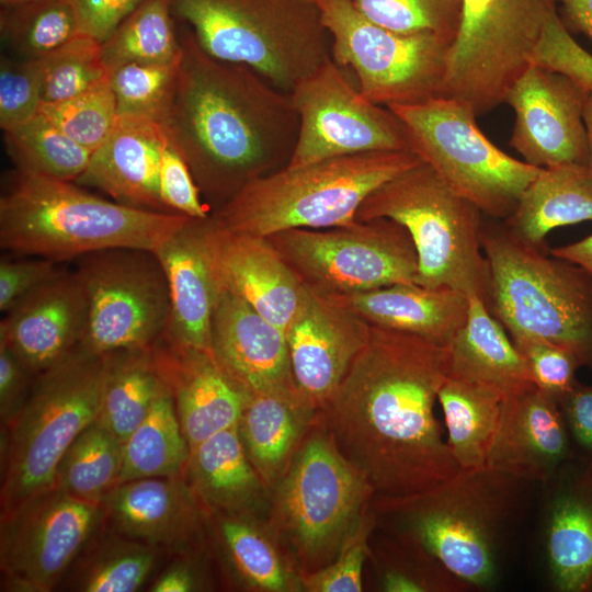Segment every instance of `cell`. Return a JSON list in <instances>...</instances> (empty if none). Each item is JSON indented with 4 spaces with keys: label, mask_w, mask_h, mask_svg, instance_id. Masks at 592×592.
Segmentation results:
<instances>
[{
    "label": "cell",
    "mask_w": 592,
    "mask_h": 592,
    "mask_svg": "<svg viewBox=\"0 0 592 592\" xmlns=\"http://www.w3.org/2000/svg\"><path fill=\"white\" fill-rule=\"evenodd\" d=\"M448 373V346L371 326L364 348L317 411L377 503L423 493L460 470L434 413Z\"/></svg>",
    "instance_id": "1"
},
{
    "label": "cell",
    "mask_w": 592,
    "mask_h": 592,
    "mask_svg": "<svg viewBox=\"0 0 592 592\" xmlns=\"http://www.w3.org/2000/svg\"><path fill=\"white\" fill-rule=\"evenodd\" d=\"M174 92L161 122L201 194L220 201L287 166L298 133L289 93L251 68L205 53L187 30Z\"/></svg>",
    "instance_id": "2"
},
{
    "label": "cell",
    "mask_w": 592,
    "mask_h": 592,
    "mask_svg": "<svg viewBox=\"0 0 592 592\" xmlns=\"http://www.w3.org/2000/svg\"><path fill=\"white\" fill-rule=\"evenodd\" d=\"M189 218L133 208L76 182L14 169L2 183L0 247L57 263L115 248L155 252Z\"/></svg>",
    "instance_id": "3"
},
{
    "label": "cell",
    "mask_w": 592,
    "mask_h": 592,
    "mask_svg": "<svg viewBox=\"0 0 592 592\" xmlns=\"http://www.w3.org/2000/svg\"><path fill=\"white\" fill-rule=\"evenodd\" d=\"M422 162L412 151H372L286 166L247 183L212 217L229 231L261 237L346 226L374 190Z\"/></svg>",
    "instance_id": "4"
},
{
    "label": "cell",
    "mask_w": 592,
    "mask_h": 592,
    "mask_svg": "<svg viewBox=\"0 0 592 592\" xmlns=\"http://www.w3.org/2000/svg\"><path fill=\"white\" fill-rule=\"evenodd\" d=\"M521 482L487 466L460 469L431 490L378 505L397 517L411 544L463 584L490 588Z\"/></svg>",
    "instance_id": "5"
},
{
    "label": "cell",
    "mask_w": 592,
    "mask_h": 592,
    "mask_svg": "<svg viewBox=\"0 0 592 592\" xmlns=\"http://www.w3.org/2000/svg\"><path fill=\"white\" fill-rule=\"evenodd\" d=\"M202 49L289 93L331 58L316 0H170Z\"/></svg>",
    "instance_id": "6"
},
{
    "label": "cell",
    "mask_w": 592,
    "mask_h": 592,
    "mask_svg": "<svg viewBox=\"0 0 592 592\" xmlns=\"http://www.w3.org/2000/svg\"><path fill=\"white\" fill-rule=\"evenodd\" d=\"M489 269L487 306L512 340L558 344L592 367V275L515 238L505 227H481Z\"/></svg>",
    "instance_id": "7"
},
{
    "label": "cell",
    "mask_w": 592,
    "mask_h": 592,
    "mask_svg": "<svg viewBox=\"0 0 592 592\" xmlns=\"http://www.w3.org/2000/svg\"><path fill=\"white\" fill-rule=\"evenodd\" d=\"M481 214L422 162L374 190L355 219L388 218L407 229L418 255L417 284L451 287L487 304L490 277L481 253Z\"/></svg>",
    "instance_id": "8"
},
{
    "label": "cell",
    "mask_w": 592,
    "mask_h": 592,
    "mask_svg": "<svg viewBox=\"0 0 592 592\" xmlns=\"http://www.w3.org/2000/svg\"><path fill=\"white\" fill-rule=\"evenodd\" d=\"M103 355L81 349L35 375L12 423L1 429L0 515L52 489L64 454L98 418Z\"/></svg>",
    "instance_id": "9"
},
{
    "label": "cell",
    "mask_w": 592,
    "mask_h": 592,
    "mask_svg": "<svg viewBox=\"0 0 592 592\" xmlns=\"http://www.w3.org/2000/svg\"><path fill=\"white\" fill-rule=\"evenodd\" d=\"M389 109L403 122L411 151L488 216L508 218L542 170L491 143L460 100L442 95Z\"/></svg>",
    "instance_id": "10"
},
{
    "label": "cell",
    "mask_w": 592,
    "mask_h": 592,
    "mask_svg": "<svg viewBox=\"0 0 592 592\" xmlns=\"http://www.w3.org/2000/svg\"><path fill=\"white\" fill-rule=\"evenodd\" d=\"M373 491L321 426L299 448L276 497L275 521L303 566L330 563L363 519Z\"/></svg>",
    "instance_id": "11"
},
{
    "label": "cell",
    "mask_w": 592,
    "mask_h": 592,
    "mask_svg": "<svg viewBox=\"0 0 592 592\" xmlns=\"http://www.w3.org/2000/svg\"><path fill=\"white\" fill-rule=\"evenodd\" d=\"M316 1L331 37V58L354 72L365 98L389 107L445 95L451 43L433 33L386 29L350 0Z\"/></svg>",
    "instance_id": "12"
},
{
    "label": "cell",
    "mask_w": 592,
    "mask_h": 592,
    "mask_svg": "<svg viewBox=\"0 0 592 592\" xmlns=\"http://www.w3.org/2000/svg\"><path fill=\"white\" fill-rule=\"evenodd\" d=\"M308 289L326 297L417 283L419 264L407 229L388 218L266 237Z\"/></svg>",
    "instance_id": "13"
},
{
    "label": "cell",
    "mask_w": 592,
    "mask_h": 592,
    "mask_svg": "<svg viewBox=\"0 0 592 592\" xmlns=\"http://www.w3.org/2000/svg\"><path fill=\"white\" fill-rule=\"evenodd\" d=\"M557 0H462L460 24L447 54L445 95L477 116L500 104L532 64Z\"/></svg>",
    "instance_id": "14"
},
{
    "label": "cell",
    "mask_w": 592,
    "mask_h": 592,
    "mask_svg": "<svg viewBox=\"0 0 592 592\" xmlns=\"http://www.w3.org/2000/svg\"><path fill=\"white\" fill-rule=\"evenodd\" d=\"M88 300L80 349L103 355L151 349L164 334L170 297L163 267L153 251L115 248L77 259Z\"/></svg>",
    "instance_id": "15"
},
{
    "label": "cell",
    "mask_w": 592,
    "mask_h": 592,
    "mask_svg": "<svg viewBox=\"0 0 592 592\" xmlns=\"http://www.w3.org/2000/svg\"><path fill=\"white\" fill-rule=\"evenodd\" d=\"M289 95L298 133L287 167L362 152L411 151L403 122L355 89L332 58Z\"/></svg>",
    "instance_id": "16"
},
{
    "label": "cell",
    "mask_w": 592,
    "mask_h": 592,
    "mask_svg": "<svg viewBox=\"0 0 592 592\" xmlns=\"http://www.w3.org/2000/svg\"><path fill=\"white\" fill-rule=\"evenodd\" d=\"M103 523L101 503L81 500L56 487L0 515V590L56 591Z\"/></svg>",
    "instance_id": "17"
},
{
    "label": "cell",
    "mask_w": 592,
    "mask_h": 592,
    "mask_svg": "<svg viewBox=\"0 0 592 592\" xmlns=\"http://www.w3.org/2000/svg\"><path fill=\"white\" fill-rule=\"evenodd\" d=\"M584 98L585 92L567 76L531 64L504 98L514 113L510 146L524 162L540 169L587 166Z\"/></svg>",
    "instance_id": "18"
},
{
    "label": "cell",
    "mask_w": 592,
    "mask_h": 592,
    "mask_svg": "<svg viewBox=\"0 0 592 592\" xmlns=\"http://www.w3.org/2000/svg\"><path fill=\"white\" fill-rule=\"evenodd\" d=\"M101 505L106 527L168 558L206 550L210 514L184 476L119 482Z\"/></svg>",
    "instance_id": "19"
},
{
    "label": "cell",
    "mask_w": 592,
    "mask_h": 592,
    "mask_svg": "<svg viewBox=\"0 0 592 592\" xmlns=\"http://www.w3.org/2000/svg\"><path fill=\"white\" fill-rule=\"evenodd\" d=\"M371 326L306 287L285 330L294 383L303 401L318 411L339 387L367 342Z\"/></svg>",
    "instance_id": "20"
},
{
    "label": "cell",
    "mask_w": 592,
    "mask_h": 592,
    "mask_svg": "<svg viewBox=\"0 0 592 592\" xmlns=\"http://www.w3.org/2000/svg\"><path fill=\"white\" fill-rule=\"evenodd\" d=\"M87 321L88 300L78 274L59 269L4 312L0 344L37 375L80 349Z\"/></svg>",
    "instance_id": "21"
},
{
    "label": "cell",
    "mask_w": 592,
    "mask_h": 592,
    "mask_svg": "<svg viewBox=\"0 0 592 592\" xmlns=\"http://www.w3.org/2000/svg\"><path fill=\"white\" fill-rule=\"evenodd\" d=\"M151 355L191 448L238 424L250 392L226 372L212 350L161 338Z\"/></svg>",
    "instance_id": "22"
},
{
    "label": "cell",
    "mask_w": 592,
    "mask_h": 592,
    "mask_svg": "<svg viewBox=\"0 0 592 592\" xmlns=\"http://www.w3.org/2000/svg\"><path fill=\"white\" fill-rule=\"evenodd\" d=\"M210 350L248 392L278 394L303 401L294 383L285 331L227 291L213 314Z\"/></svg>",
    "instance_id": "23"
},
{
    "label": "cell",
    "mask_w": 592,
    "mask_h": 592,
    "mask_svg": "<svg viewBox=\"0 0 592 592\" xmlns=\"http://www.w3.org/2000/svg\"><path fill=\"white\" fill-rule=\"evenodd\" d=\"M208 243L223 291L241 298L284 331L306 287L266 237L229 231L209 217Z\"/></svg>",
    "instance_id": "24"
},
{
    "label": "cell",
    "mask_w": 592,
    "mask_h": 592,
    "mask_svg": "<svg viewBox=\"0 0 592 592\" xmlns=\"http://www.w3.org/2000/svg\"><path fill=\"white\" fill-rule=\"evenodd\" d=\"M568 459V426L556 400L536 387L503 399L487 467L546 483Z\"/></svg>",
    "instance_id": "25"
},
{
    "label": "cell",
    "mask_w": 592,
    "mask_h": 592,
    "mask_svg": "<svg viewBox=\"0 0 592 592\" xmlns=\"http://www.w3.org/2000/svg\"><path fill=\"white\" fill-rule=\"evenodd\" d=\"M207 218H189L155 251L166 273L170 316L162 338L210 350V326L223 293L208 243Z\"/></svg>",
    "instance_id": "26"
},
{
    "label": "cell",
    "mask_w": 592,
    "mask_h": 592,
    "mask_svg": "<svg viewBox=\"0 0 592 592\" xmlns=\"http://www.w3.org/2000/svg\"><path fill=\"white\" fill-rule=\"evenodd\" d=\"M544 549L561 592L592 591V462L568 459L545 483Z\"/></svg>",
    "instance_id": "27"
},
{
    "label": "cell",
    "mask_w": 592,
    "mask_h": 592,
    "mask_svg": "<svg viewBox=\"0 0 592 592\" xmlns=\"http://www.w3.org/2000/svg\"><path fill=\"white\" fill-rule=\"evenodd\" d=\"M169 137L161 123L118 116L109 138L92 151L79 185L96 187L137 209L171 213L160 196L159 173Z\"/></svg>",
    "instance_id": "28"
},
{
    "label": "cell",
    "mask_w": 592,
    "mask_h": 592,
    "mask_svg": "<svg viewBox=\"0 0 592 592\" xmlns=\"http://www.w3.org/2000/svg\"><path fill=\"white\" fill-rule=\"evenodd\" d=\"M371 326L448 346L466 322L469 296L446 286L399 283L329 297Z\"/></svg>",
    "instance_id": "29"
},
{
    "label": "cell",
    "mask_w": 592,
    "mask_h": 592,
    "mask_svg": "<svg viewBox=\"0 0 592 592\" xmlns=\"http://www.w3.org/2000/svg\"><path fill=\"white\" fill-rule=\"evenodd\" d=\"M448 351V376L487 387L504 398L535 388L525 358L477 296H469L466 322Z\"/></svg>",
    "instance_id": "30"
},
{
    "label": "cell",
    "mask_w": 592,
    "mask_h": 592,
    "mask_svg": "<svg viewBox=\"0 0 592 592\" xmlns=\"http://www.w3.org/2000/svg\"><path fill=\"white\" fill-rule=\"evenodd\" d=\"M184 477L209 514L250 515L264 486L238 424L193 446Z\"/></svg>",
    "instance_id": "31"
},
{
    "label": "cell",
    "mask_w": 592,
    "mask_h": 592,
    "mask_svg": "<svg viewBox=\"0 0 592 592\" xmlns=\"http://www.w3.org/2000/svg\"><path fill=\"white\" fill-rule=\"evenodd\" d=\"M585 220H592V175L587 166L562 163L539 171L504 227L524 243L543 249L550 230Z\"/></svg>",
    "instance_id": "32"
},
{
    "label": "cell",
    "mask_w": 592,
    "mask_h": 592,
    "mask_svg": "<svg viewBox=\"0 0 592 592\" xmlns=\"http://www.w3.org/2000/svg\"><path fill=\"white\" fill-rule=\"evenodd\" d=\"M168 557L103 523L68 569L56 591L135 592L147 588Z\"/></svg>",
    "instance_id": "33"
},
{
    "label": "cell",
    "mask_w": 592,
    "mask_h": 592,
    "mask_svg": "<svg viewBox=\"0 0 592 592\" xmlns=\"http://www.w3.org/2000/svg\"><path fill=\"white\" fill-rule=\"evenodd\" d=\"M316 411L301 400L278 394H249L238 430L247 455L264 485L286 470L307 419Z\"/></svg>",
    "instance_id": "34"
},
{
    "label": "cell",
    "mask_w": 592,
    "mask_h": 592,
    "mask_svg": "<svg viewBox=\"0 0 592 592\" xmlns=\"http://www.w3.org/2000/svg\"><path fill=\"white\" fill-rule=\"evenodd\" d=\"M103 379L95 421L124 443L148 414L163 388L151 349L103 354Z\"/></svg>",
    "instance_id": "35"
},
{
    "label": "cell",
    "mask_w": 592,
    "mask_h": 592,
    "mask_svg": "<svg viewBox=\"0 0 592 592\" xmlns=\"http://www.w3.org/2000/svg\"><path fill=\"white\" fill-rule=\"evenodd\" d=\"M502 397L483 386L447 376L437 400L447 430V444L460 469L486 466L498 426Z\"/></svg>",
    "instance_id": "36"
},
{
    "label": "cell",
    "mask_w": 592,
    "mask_h": 592,
    "mask_svg": "<svg viewBox=\"0 0 592 592\" xmlns=\"http://www.w3.org/2000/svg\"><path fill=\"white\" fill-rule=\"evenodd\" d=\"M190 454L172 396L163 385L146 418L123 443L119 482L184 476Z\"/></svg>",
    "instance_id": "37"
},
{
    "label": "cell",
    "mask_w": 592,
    "mask_h": 592,
    "mask_svg": "<svg viewBox=\"0 0 592 592\" xmlns=\"http://www.w3.org/2000/svg\"><path fill=\"white\" fill-rule=\"evenodd\" d=\"M110 75L130 62H173L181 58L170 0H144L101 44Z\"/></svg>",
    "instance_id": "38"
},
{
    "label": "cell",
    "mask_w": 592,
    "mask_h": 592,
    "mask_svg": "<svg viewBox=\"0 0 592 592\" xmlns=\"http://www.w3.org/2000/svg\"><path fill=\"white\" fill-rule=\"evenodd\" d=\"M122 467L123 443L94 421L64 454L54 487L81 500L101 503L119 483Z\"/></svg>",
    "instance_id": "39"
},
{
    "label": "cell",
    "mask_w": 592,
    "mask_h": 592,
    "mask_svg": "<svg viewBox=\"0 0 592 592\" xmlns=\"http://www.w3.org/2000/svg\"><path fill=\"white\" fill-rule=\"evenodd\" d=\"M3 135L14 169L26 173L76 182L92 153L42 113Z\"/></svg>",
    "instance_id": "40"
},
{
    "label": "cell",
    "mask_w": 592,
    "mask_h": 592,
    "mask_svg": "<svg viewBox=\"0 0 592 592\" xmlns=\"http://www.w3.org/2000/svg\"><path fill=\"white\" fill-rule=\"evenodd\" d=\"M78 34L71 0H35L1 7V39L16 57L44 58Z\"/></svg>",
    "instance_id": "41"
},
{
    "label": "cell",
    "mask_w": 592,
    "mask_h": 592,
    "mask_svg": "<svg viewBox=\"0 0 592 592\" xmlns=\"http://www.w3.org/2000/svg\"><path fill=\"white\" fill-rule=\"evenodd\" d=\"M250 515L210 514L209 535L239 580L265 591H285L288 576L273 546Z\"/></svg>",
    "instance_id": "42"
},
{
    "label": "cell",
    "mask_w": 592,
    "mask_h": 592,
    "mask_svg": "<svg viewBox=\"0 0 592 592\" xmlns=\"http://www.w3.org/2000/svg\"><path fill=\"white\" fill-rule=\"evenodd\" d=\"M180 59L164 64L130 62L110 72L118 116L161 123L174 92Z\"/></svg>",
    "instance_id": "43"
},
{
    "label": "cell",
    "mask_w": 592,
    "mask_h": 592,
    "mask_svg": "<svg viewBox=\"0 0 592 592\" xmlns=\"http://www.w3.org/2000/svg\"><path fill=\"white\" fill-rule=\"evenodd\" d=\"M109 78L101 43L79 33L44 57L42 103L69 100Z\"/></svg>",
    "instance_id": "44"
},
{
    "label": "cell",
    "mask_w": 592,
    "mask_h": 592,
    "mask_svg": "<svg viewBox=\"0 0 592 592\" xmlns=\"http://www.w3.org/2000/svg\"><path fill=\"white\" fill-rule=\"evenodd\" d=\"M39 113L90 151L109 138L118 119L110 78L69 100L42 103Z\"/></svg>",
    "instance_id": "45"
},
{
    "label": "cell",
    "mask_w": 592,
    "mask_h": 592,
    "mask_svg": "<svg viewBox=\"0 0 592 592\" xmlns=\"http://www.w3.org/2000/svg\"><path fill=\"white\" fill-rule=\"evenodd\" d=\"M372 22L400 33H433L448 43L456 37L462 0H350Z\"/></svg>",
    "instance_id": "46"
},
{
    "label": "cell",
    "mask_w": 592,
    "mask_h": 592,
    "mask_svg": "<svg viewBox=\"0 0 592 592\" xmlns=\"http://www.w3.org/2000/svg\"><path fill=\"white\" fill-rule=\"evenodd\" d=\"M44 58L29 59L1 55L0 127L14 129L39 113Z\"/></svg>",
    "instance_id": "47"
},
{
    "label": "cell",
    "mask_w": 592,
    "mask_h": 592,
    "mask_svg": "<svg viewBox=\"0 0 592 592\" xmlns=\"http://www.w3.org/2000/svg\"><path fill=\"white\" fill-rule=\"evenodd\" d=\"M525 358L535 387L558 403L577 386L580 362L569 350L537 338L513 340Z\"/></svg>",
    "instance_id": "48"
},
{
    "label": "cell",
    "mask_w": 592,
    "mask_h": 592,
    "mask_svg": "<svg viewBox=\"0 0 592 592\" xmlns=\"http://www.w3.org/2000/svg\"><path fill=\"white\" fill-rule=\"evenodd\" d=\"M531 62L567 76L584 92L592 90V55L572 38L557 9L546 21Z\"/></svg>",
    "instance_id": "49"
},
{
    "label": "cell",
    "mask_w": 592,
    "mask_h": 592,
    "mask_svg": "<svg viewBox=\"0 0 592 592\" xmlns=\"http://www.w3.org/2000/svg\"><path fill=\"white\" fill-rule=\"evenodd\" d=\"M361 520L356 528L345 539L338 556L327 566L308 572L303 584L311 592H360L362 570L366 556L368 522Z\"/></svg>",
    "instance_id": "50"
},
{
    "label": "cell",
    "mask_w": 592,
    "mask_h": 592,
    "mask_svg": "<svg viewBox=\"0 0 592 592\" xmlns=\"http://www.w3.org/2000/svg\"><path fill=\"white\" fill-rule=\"evenodd\" d=\"M159 186L161 200L169 212L191 218L209 216L186 162L170 140L161 158Z\"/></svg>",
    "instance_id": "51"
},
{
    "label": "cell",
    "mask_w": 592,
    "mask_h": 592,
    "mask_svg": "<svg viewBox=\"0 0 592 592\" xmlns=\"http://www.w3.org/2000/svg\"><path fill=\"white\" fill-rule=\"evenodd\" d=\"M59 267L57 262L38 258L1 259L0 310L8 311L14 304L49 280Z\"/></svg>",
    "instance_id": "52"
},
{
    "label": "cell",
    "mask_w": 592,
    "mask_h": 592,
    "mask_svg": "<svg viewBox=\"0 0 592 592\" xmlns=\"http://www.w3.org/2000/svg\"><path fill=\"white\" fill-rule=\"evenodd\" d=\"M79 33L101 44L144 0H71Z\"/></svg>",
    "instance_id": "53"
},
{
    "label": "cell",
    "mask_w": 592,
    "mask_h": 592,
    "mask_svg": "<svg viewBox=\"0 0 592 592\" xmlns=\"http://www.w3.org/2000/svg\"><path fill=\"white\" fill-rule=\"evenodd\" d=\"M35 375L0 344V423L9 426L29 398Z\"/></svg>",
    "instance_id": "54"
},
{
    "label": "cell",
    "mask_w": 592,
    "mask_h": 592,
    "mask_svg": "<svg viewBox=\"0 0 592 592\" xmlns=\"http://www.w3.org/2000/svg\"><path fill=\"white\" fill-rule=\"evenodd\" d=\"M203 554L168 558L156 572L146 591L149 592H191L200 590L201 579L196 561Z\"/></svg>",
    "instance_id": "55"
},
{
    "label": "cell",
    "mask_w": 592,
    "mask_h": 592,
    "mask_svg": "<svg viewBox=\"0 0 592 592\" xmlns=\"http://www.w3.org/2000/svg\"><path fill=\"white\" fill-rule=\"evenodd\" d=\"M559 406L569 432L592 462V387L577 384Z\"/></svg>",
    "instance_id": "56"
},
{
    "label": "cell",
    "mask_w": 592,
    "mask_h": 592,
    "mask_svg": "<svg viewBox=\"0 0 592 592\" xmlns=\"http://www.w3.org/2000/svg\"><path fill=\"white\" fill-rule=\"evenodd\" d=\"M562 5L568 30L584 34L592 41V0H557Z\"/></svg>",
    "instance_id": "57"
},
{
    "label": "cell",
    "mask_w": 592,
    "mask_h": 592,
    "mask_svg": "<svg viewBox=\"0 0 592 592\" xmlns=\"http://www.w3.org/2000/svg\"><path fill=\"white\" fill-rule=\"evenodd\" d=\"M550 254L573 263L592 275V235L580 241L555 248Z\"/></svg>",
    "instance_id": "58"
},
{
    "label": "cell",
    "mask_w": 592,
    "mask_h": 592,
    "mask_svg": "<svg viewBox=\"0 0 592 592\" xmlns=\"http://www.w3.org/2000/svg\"><path fill=\"white\" fill-rule=\"evenodd\" d=\"M383 589L387 592L426 591L420 582L396 570H389L384 574Z\"/></svg>",
    "instance_id": "59"
},
{
    "label": "cell",
    "mask_w": 592,
    "mask_h": 592,
    "mask_svg": "<svg viewBox=\"0 0 592 592\" xmlns=\"http://www.w3.org/2000/svg\"><path fill=\"white\" fill-rule=\"evenodd\" d=\"M583 122L587 130L589 158L587 168L592 175V90L585 92L583 104Z\"/></svg>",
    "instance_id": "60"
},
{
    "label": "cell",
    "mask_w": 592,
    "mask_h": 592,
    "mask_svg": "<svg viewBox=\"0 0 592 592\" xmlns=\"http://www.w3.org/2000/svg\"><path fill=\"white\" fill-rule=\"evenodd\" d=\"M29 1H35V0H0V3H1V7H5V5H13V4H19V3H24V2H29Z\"/></svg>",
    "instance_id": "61"
}]
</instances>
